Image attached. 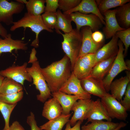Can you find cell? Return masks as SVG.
<instances>
[{"label": "cell", "instance_id": "obj_1", "mask_svg": "<svg viewBox=\"0 0 130 130\" xmlns=\"http://www.w3.org/2000/svg\"><path fill=\"white\" fill-rule=\"evenodd\" d=\"M41 70L52 93L59 91L72 72L70 60L65 55Z\"/></svg>", "mask_w": 130, "mask_h": 130}, {"label": "cell", "instance_id": "obj_2", "mask_svg": "<svg viewBox=\"0 0 130 130\" xmlns=\"http://www.w3.org/2000/svg\"><path fill=\"white\" fill-rule=\"evenodd\" d=\"M10 30L12 31L20 27L26 28H28L35 34V38L31 44V46L37 48L39 46V36L40 32L43 30L50 32L53 31L48 28L45 25L41 15L36 16L26 13L23 17L18 21L14 22Z\"/></svg>", "mask_w": 130, "mask_h": 130}, {"label": "cell", "instance_id": "obj_3", "mask_svg": "<svg viewBox=\"0 0 130 130\" xmlns=\"http://www.w3.org/2000/svg\"><path fill=\"white\" fill-rule=\"evenodd\" d=\"M62 35L63 40L62 48L69 58L71 62L72 72L74 65L78 58L81 48L82 36L80 31L73 29L70 32Z\"/></svg>", "mask_w": 130, "mask_h": 130}, {"label": "cell", "instance_id": "obj_4", "mask_svg": "<svg viewBox=\"0 0 130 130\" xmlns=\"http://www.w3.org/2000/svg\"><path fill=\"white\" fill-rule=\"evenodd\" d=\"M41 68L37 61L32 63L30 67H27L26 70L32 78L33 84L39 91V94L37 96V99L43 103L48 98H51L52 93L41 72Z\"/></svg>", "mask_w": 130, "mask_h": 130}, {"label": "cell", "instance_id": "obj_5", "mask_svg": "<svg viewBox=\"0 0 130 130\" xmlns=\"http://www.w3.org/2000/svg\"><path fill=\"white\" fill-rule=\"evenodd\" d=\"M119 50L111 67L106 76L103 80L104 86L107 92L110 91V87L114 78L119 73L124 70L130 71L126 66L124 60V48L122 42L118 41Z\"/></svg>", "mask_w": 130, "mask_h": 130}, {"label": "cell", "instance_id": "obj_6", "mask_svg": "<svg viewBox=\"0 0 130 130\" xmlns=\"http://www.w3.org/2000/svg\"><path fill=\"white\" fill-rule=\"evenodd\" d=\"M101 103L112 119L125 121L128 116L127 111L120 102L107 92L100 99Z\"/></svg>", "mask_w": 130, "mask_h": 130}, {"label": "cell", "instance_id": "obj_7", "mask_svg": "<svg viewBox=\"0 0 130 130\" xmlns=\"http://www.w3.org/2000/svg\"><path fill=\"white\" fill-rule=\"evenodd\" d=\"M25 7L24 4L17 1L8 2L0 0V23L7 26L13 24V15L21 13Z\"/></svg>", "mask_w": 130, "mask_h": 130}, {"label": "cell", "instance_id": "obj_8", "mask_svg": "<svg viewBox=\"0 0 130 130\" xmlns=\"http://www.w3.org/2000/svg\"><path fill=\"white\" fill-rule=\"evenodd\" d=\"M70 15L72 21L76 24V29L79 31L82 27L88 26L91 28L93 32L98 30L103 25L99 18L93 14H84L75 12Z\"/></svg>", "mask_w": 130, "mask_h": 130}, {"label": "cell", "instance_id": "obj_9", "mask_svg": "<svg viewBox=\"0 0 130 130\" xmlns=\"http://www.w3.org/2000/svg\"><path fill=\"white\" fill-rule=\"evenodd\" d=\"M27 63H24L21 66L12 65L0 71V75L4 78L11 79L16 82L24 85V81L30 82L32 81V78L27 71Z\"/></svg>", "mask_w": 130, "mask_h": 130}, {"label": "cell", "instance_id": "obj_10", "mask_svg": "<svg viewBox=\"0 0 130 130\" xmlns=\"http://www.w3.org/2000/svg\"><path fill=\"white\" fill-rule=\"evenodd\" d=\"M80 31L82 35V39L78 58L86 54L95 53L102 47L103 44L96 43L93 40L92 37L93 32L90 27H82Z\"/></svg>", "mask_w": 130, "mask_h": 130}, {"label": "cell", "instance_id": "obj_11", "mask_svg": "<svg viewBox=\"0 0 130 130\" xmlns=\"http://www.w3.org/2000/svg\"><path fill=\"white\" fill-rule=\"evenodd\" d=\"M65 94L79 96L84 99H91V95L85 92L81 85L80 80L72 72L71 76L59 91Z\"/></svg>", "mask_w": 130, "mask_h": 130}, {"label": "cell", "instance_id": "obj_12", "mask_svg": "<svg viewBox=\"0 0 130 130\" xmlns=\"http://www.w3.org/2000/svg\"><path fill=\"white\" fill-rule=\"evenodd\" d=\"M80 80L83 89L91 95L101 98L107 93L104 86L103 80L90 76Z\"/></svg>", "mask_w": 130, "mask_h": 130}, {"label": "cell", "instance_id": "obj_13", "mask_svg": "<svg viewBox=\"0 0 130 130\" xmlns=\"http://www.w3.org/2000/svg\"><path fill=\"white\" fill-rule=\"evenodd\" d=\"M116 9L109 10L103 14L105 25L103 29V34L106 39L111 38L119 31L125 29L118 24L116 17Z\"/></svg>", "mask_w": 130, "mask_h": 130}, {"label": "cell", "instance_id": "obj_14", "mask_svg": "<svg viewBox=\"0 0 130 130\" xmlns=\"http://www.w3.org/2000/svg\"><path fill=\"white\" fill-rule=\"evenodd\" d=\"M92 100L80 99L73 104L71 111L74 112L73 114L69 121L71 125L73 126L78 120L83 122L90 108Z\"/></svg>", "mask_w": 130, "mask_h": 130}, {"label": "cell", "instance_id": "obj_15", "mask_svg": "<svg viewBox=\"0 0 130 130\" xmlns=\"http://www.w3.org/2000/svg\"><path fill=\"white\" fill-rule=\"evenodd\" d=\"M75 12H78L84 14L91 13L95 14L99 18L103 25H105L104 17L100 12L95 0H81L79 4L75 8L69 11L64 12L63 13L70 15L71 13Z\"/></svg>", "mask_w": 130, "mask_h": 130}, {"label": "cell", "instance_id": "obj_16", "mask_svg": "<svg viewBox=\"0 0 130 130\" xmlns=\"http://www.w3.org/2000/svg\"><path fill=\"white\" fill-rule=\"evenodd\" d=\"M111 38L108 43L101 47L95 53L97 63L117 56L119 50L118 38L115 35Z\"/></svg>", "mask_w": 130, "mask_h": 130}, {"label": "cell", "instance_id": "obj_17", "mask_svg": "<svg viewBox=\"0 0 130 130\" xmlns=\"http://www.w3.org/2000/svg\"><path fill=\"white\" fill-rule=\"evenodd\" d=\"M87 120V123L95 120L111 121L112 119L109 116L103 106L99 99L95 101L92 100L91 103L85 120Z\"/></svg>", "mask_w": 130, "mask_h": 130}, {"label": "cell", "instance_id": "obj_18", "mask_svg": "<svg viewBox=\"0 0 130 130\" xmlns=\"http://www.w3.org/2000/svg\"><path fill=\"white\" fill-rule=\"evenodd\" d=\"M28 43L21 40L13 39L11 34H8L4 39L0 38V56L2 53H12L14 50H26L28 48Z\"/></svg>", "mask_w": 130, "mask_h": 130}, {"label": "cell", "instance_id": "obj_19", "mask_svg": "<svg viewBox=\"0 0 130 130\" xmlns=\"http://www.w3.org/2000/svg\"><path fill=\"white\" fill-rule=\"evenodd\" d=\"M52 97L58 101L62 109V114L68 115L70 114L74 104L79 99H84L79 96L67 94L58 91L52 93Z\"/></svg>", "mask_w": 130, "mask_h": 130}, {"label": "cell", "instance_id": "obj_20", "mask_svg": "<svg viewBox=\"0 0 130 130\" xmlns=\"http://www.w3.org/2000/svg\"><path fill=\"white\" fill-rule=\"evenodd\" d=\"M62 111V108L56 98L52 97L44 102L42 115L50 120L61 115Z\"/></svg>", "mask_w": 130, "mask_h": 130}, {"label": "cell", "instance_id": "obj_21", "mask_svg": "<svg viewBox=\"0 0 130 130\" xmlns=\"http://www.w3.org/2000/svg\"><path fill=\"white\" fill-rule=\"evenodd\" d=\"M130 82V78L127 76L112 81L110 85L111 94L118 101L122 100L128 84Z\"/></svg>", "mask_w": 130, "mask_h": 130}, {"label": "cell", "instance_id": "obj_22", "mask_svg": "<svg viewBox=\"0 0 130 130\" xmlns=\"http://www.w3.org/2000/svg\"><path fill=\"white\" fill-rule=\"evenodd\" d=\"M116 57L98 62L92 68L90 76L103 80L110 70Z\"/></svg>", "mask_w": 130, "mask_h": 130}, {"label": "cell", "instance_id": "obj_23", "mask_svg": "<svg viewBox=\"0 0 130 130\" xmlns=\"http://www.w3.org/2000/svg\"><path fill=\"white\" fill-rule=\"evenodd\" d=\"M116 9V18L120 26L125 29L130 28V2L118 7Z\"/></svg>", "mask_w": 130, "mask_h": 130}, {"label": "cell", "instance_id": "obj_24", "mask_svg": "<svg viewBox=\"0 0 130 130\" xmlns=\"http://www.w3.org/2000/svg\"><path fill=\"white\" fill-rule=\"evenodd\" d=\"M72 113L68 115L61 114L41 125L42 130H62L65 125L69 121Z\"/></svg>", "mask_w": 130, "mask_h": 130}, {"label": "cell", "instance_id": "obj_25", "mask_svg": "<svg viewBox=\"0 0 130 130\" xmlns=\"http://www.w3.org/2000/svg\"><path fill=\"white\" fill-rule=\"evenodd\" d=\"M90 122L82 126L81 130H113L117 128L120 124V122L100 120H93Z\"/></svg>", "mask_w": 130, "mask_h": 130}, {"label": "cell", "instance_id": "obj_26", "mask_svg": "<svg viewBox=\"0 0 130 130\" xmlns=\"http://www.w3.org/2000/svg\"><path fill=\"white\" fill-rule=\"evenodd\" d=\"M56 13L57 17L56 26L55 28L56 32L61 34L62 33L60 30L63 31L65 34L71 32L73 29L70 15L64 14L59 9L57 10Z\"/></svg>", "mask_w": 130, "mask_h": 130}, {"label": "cell", "instance_id": "obj_27", "mask_svg": "<svg viewBox=\"0 0 130 130\" xmlns=\"http://www.w3.org/2000/svg\"><path fill=\"white\" fill-rule=\"evenodd\" d=\"M22 85L12 79L5 78L0 86V93L13 94L23 91Z\"/></svg>", "mask_w": 130, "mask_h": 130}, {"label": "cell", "instance_id": "obj_28", "mask_svg": "<svg viewBox=\"0 0 130 130\" xmlns=\"http://www.w3.org/2000/svg\"><path fill=\"white\" fill-rule=\"evenodd\" d=\"M92 69L78 58L74 65L72 72L75 76L80 80L90 76Z\"/></svg>", "mask_w": 130, "mask_h": 130}, {"label": "cell", "instance_id": "obj_29", "mask_svg": "<svg viewBox=\"0 0 130 130\" xmlns=\"http://www.w3.org/2000/svg\"><path fill=\"white\" fill-rule=\"evenodd\" d=\"M98 9L101 14L110 9L118 7L130 2V0H95Z\"/></svg>", "mask_w": 130, "mask_h": 130}, {"label": "cell", "instance_id": "obj_30", "mask_svg": "<svg viewBox=\"0 0 130 130\" xmlns=\"http://www.w3.org/2000/svg\"><path fill=\"white\" fill-rule=\"evenodd\" d=\"M45 0H29L25 4L28 13L36 16L41 15L45 12Z\"/></svg>", "mask_w": 130, "mask_h": 130}, {"label": "cell", "instance_id": "obj_31", "mask_svg": "<svg viewBox=\"0 0 130 130\" xmlns=\"http://www.w3.org/2000/svg\"><path fill=\"white\" fill-rule=\"evenodd\" d=\"M17 104H9L0 101V111L4 118L5 125L3 130H10L9 121L11 113Z\"/></svg>", "mask_w": 130, "mask_h": 130}, {"label": "cell", "instance_id": "obj_32", "mask_svg": "<svg viewBox=\"0 0 130 130\" xmlns=\"http://www.w3.org/2000/svg\"><path fill=\"white\" fill-rule=\"evenodd\" d=\"M115 35L120 39L124 46V54L125 57L127 54L128 48L130 45V28L118 31Z\"/></svg>", "mask_w": 130, "mask_h": 130}, {"label": "cell", "instance_id": "obj_33", "mask_svg": "<svg viewBox=\"0 0 130 130\" xmlns=\"http://www.w3.org/2000/svg\"><path fill=\"white\" fill-rule=\"evenodd\" d=\"M23 94V91L12 94L0 93V101L9 104H17L22 99Z\"/></svg>", "mask_w": 130, "mask_h": 130}, {"label": "cell", "instance_id": "obj_34", "mask_svg": "<svg viewBox=\"0 0 130 130\" xmlns=\"http://www.w3.org/2000/svg\"><path fill=\"white\" fill-rule=\"evenodd\" d=\"M41 17L45 25L48 28L52 30L55 28L57 20L56 13H44L41 15Z\"/></svg>", "mask_w": 130, "mask_h": 130}, {"label": "cell", "instance_id": "obj_35", "mask_svg": "<svg viewBox=\"0 0 130 130\" xmlns=\"http://www.w3.org/2000/svg\"><path fill=\"white\" fill-rule=\"evenodd\" d=\"M81 0H58V8L64 12L69 11L77 6Z\"/></svg>", "mask_w": 130, "mask_h": 130}, {"label": "cell", "instance_id": "obj_36", "mask_svg": "<svg viewBox=\"0 0 130 130\" xmlns=\"http://www.w3.org/2000/svg\"><path fill=\"white\" fill-rule=\"evenodd\" d=\"M79 58L84 63L92 68L97 63L95 53L86 54Z\"/></svg>", "mask_w": 130, "mask_h": 130}, {"label": "cell", "instance_id": "obj_37", "mask_svg": "<svg viewBox=\"0 0 130 130\" xmlns=\"http://www.w3.org/2000/svg\"><path fill=\"white\" fill-rule=\"evenodd\" d=\"M44 13H56L58 7V0H46Z\"/></svg>", "mask_w": 130, "mask_h": 130}, {"label": "cell", "instance_id": "obj_38", "mask_svg": "<svg viewBox=\"0 0 130 130\" xmlns=\"http://www.w3.org/2000/svg\"><path fill=\"white\" fill-rule=\"evenodd\" d=\"M123 100L119 102L127 111L130 110V82L128 84Z\"/></svg>", "mask_w": 130, "mask_h": 130}, {"label": "cell", "instance_id": "obj_39", "mask_svg": "<svg viewBox=\"0 0 130 130\" xmlns=\"http://www.w3.org/2000/svg\"><path fill=\"white\" fill-rule=\"evenodd\" d=\"M27 123L30 126L31 130H42L41 128L37 126L34 115L32 112H31L30 115L27 118Z\"/></svg>", "mask_w": 130, "mask_h": 130}, {"label": "cell", "instance_id": "obj_40", "mask_svg": "<svg viewBox=\"0 0 130 130\" xmlns=\"http://www.w3.org/2000/svg\"><path fill=\"white\" fill-rule=\"evenodd\" d=\"M92 37L94 41L99 44H104V35L101 32L97 30L92 32Z\"/></svg>", "mask_w": 130, "mask_h": 130}, {"label": "cell", "instance_id": "obj_41", "mask_svg": "<svg viewBox=\"0 0 130 130\" xmlns=\"http://www.w3.org/2000/svg\"><path fill=\"white\" fill-rule=\"evenodd\" d=\"M82 123L81 121L78 120L73 126L71 127L69 121L66 124L65 130H81L80 126Z\"/></svg>", "mask_w": 130, "mask_h": 130}, {"label": "cell", "instance_id": "obj_42", "mask_svg": "<svg viewBox=\"0 0 130 130\" xmlns=\"http://www.w3.org/2000/svg\"><path fill=\"white\" fill-rule=\"evenodd\" d=\"M10 130H25L17 121L14 122L10 126Z\"/></svg>", "mask_w": 130, "mask_h": 130}, {"label": "cell", "instance_id": "obj_43", "mask_svg": "<svg viewBox=\"0 0 130 130\" xmlns=\"http://www.w3.org/2000/svg\"><path fill=\"white\" fill-rule=\"evenodd\" d=\"M37 52L35 48H33L32 49L31 53L30 54L29 59L28 63H32V64L37 61L38 59L36 56Z\"/></svg>", "mask_w": 130, "mask_h": 130}, {"label": "cell", "instance_id": "obj_44", "mask_svg": "<svg viewBox=\"0 0 130 130\" xmlns=\"http://www.w3.org/2000/svg\"><path fill=\"white\" fill-rule=\"evenodd\" d=\"M8 34L7 30L0 23V35L4 38L7 37Z\"/></svg>", "mask_w": 130, "mask_h": 130}, {"label": "cell", "instance_id": "obj_45", "mask_svg": "<svg viewBox=\"0 0 130 130\" xmlns=\"http://www.w3.org/2000/svg\"><path fill=\"white\" fill-rule=\"evenodd\" d=\"M127 125V123L123 122H120L119 126L113 130H120L123 128L125 127Z\"/></svg>", "mask_w": 130, "mask_h": 130}, {"label": "cell", "instance_id": "obj_46", "mask_svg": "<svg viewBox=\"0 0 130 130\" xmlns=\"http://www.w3.org/2000/svg\"><path fill=\"white\" fill-rule=\"evenodd\" d=\"M125 63L126 66L130 69V61L129 59L125 61Z\"/></svg>", "mask_w": 130, "mask_h": 130}, {"label": "cell", "instance_id": "obj_47", "mask_svg": "<svg viewBox=\"0 0 130 130\" xmlns=\"http://www.w3.org/2000/svg\"><path fill=\"white\" fill-rule=\"evenodd\" d=\"M16 1L24 4H25L27 1L26 0H16Z\"/></svg>", "mask_w": 130, "mask_h": 130}, {"label": "cell", "instance_id": "obj_48", "mask_svg": "<svg viewBox=\"0 0 130 130\" xmlns=\"http://www.w3.org/2000/svg\"><path fill=\"white\" fill-rule=\"evenodd\" d=\"M4 77L0 75V86L1 85Z\"/></svg>", "mask_w": 130, "mask_h": 130}, {"label": "cell", "instance_id": "obj_49", "mask_svg": "<svg viewBox=\"0 0 130 130\" xmlns=\"http://www.w3.org/2000/svg\"></svg>", "mask_w": 130, "mask_h": 130}, {"label": "cell", "instance_id": "obj_50", "mask_svg": "<svg viewBox=\"0 0 130 130\" xmlns=\"http://www.w3.org/2000/svg\"></svg>", "mask_w": 130, "mask_h": 130}]
</instances>
